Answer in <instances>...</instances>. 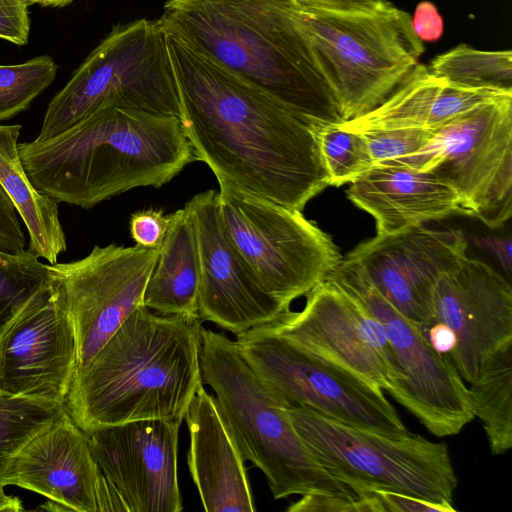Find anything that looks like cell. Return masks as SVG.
Masks as SVG:
<instances>
[{"label":"cell","instance_id":"obj_15","mask_svg":"<svg viewBox=\"0 0 512 512\" xmlns=\"http://www.w3.org/2000/svg\"><path fill=\"white\" fill-rule=\"evenodd\" d=\"M158 254L159 248L111 243L104 247L95 245L79 260L48 265L73 324L76 371L143 305Z\"/></svg>","mask_w":512,"mask_h":512},{"label":"cell","instance_id":"obj_23","mask_svg":"<svg viewBox=\"0 0 512 512\" xmlns=\"http://www.w3.org/2000/svg\"><path fill=\"white\" fill-rule=\"evenodd\" d=\"M506 96L512 93L453 85L419 63L382 104L339 125L357 132L407 127L435 130L464 112Z\"/></svg>","mask_w":512,"mask_h":512},{"label":"cell","instance_id":"obj_28","mask_svg":"<svg viewBox=\"0 0 512 512\" xmlns=\"http://www.w3.org/2000/svg\"><path fill=\"white\" fill-rule=\"evenodd\" d=\"M434 76L453 85L512 93V52L484 51L466 44L437 55L427 66Z\"/></svg>","mask_w":512,"mask_h":512},{"label":"cell","instance_id":"obj_2","mask_svg":"<svg viewBox=\"0 0 512 512\" xmlns=\"http://www.w3.org/2000/svg\"><path fill=\"white\" fill-rule=\"evenodd\" d=\"M158 21L315 127L344 122L291 0H168Z\"/></svg>","mask_w":512,"mask_h":512},{"label":"cell","instance_id":"obj_21","mask_svg":"<svg viewBox=\"0 0 512 512\" xmlns=\"http://www.w3.org/2000/svg\"><path fill=\"white\" fill-rule=\"evenodd\" d=\"M187 463L207 512H254L245 460L214 395L202 385L187 413Z\"/></svg>","mask_w":512,"mask_h":512},{"label":"cell","instance_id":"obj_32","mask_svg":"<svg viewBox=\"0 0 512 512\" xmlns=\"http://www.w3.org/2000/svg\"><path fill=\"white\" fill-rule=\"evenodd\" d=\"M362 133L374 165L396 163L418 154L434 134L433 130L414 127L375 129Z\"/></svg>","mask_w":512,"mask_h":512},{"label":"cell","instance_id":"obj_12","mask_svg":"<svg viewBox=\"0 0 512 512\" xmlns=\"http://www.w3.org/2000/svg\"><path fill=\"white\" fill-rule=\"evenodd\" d=\"M428 170L458 195L463 215L491 229L512 215V96L464 112L433 130Z\"/></svg>","mask_w":512,"mask_h":512},{"label":"cell","instance_id":"obj_4","mask_svg":"<svg viewBox=\"0 0 512 512\" xmlns=\"http://www.w3.org/2000/svg\"><path fill=\"white\" fill-rule=\"evenodd\" d=\"M199 317L136 308L76 371L66 407L83 430L145 419L181 422L203 385Z\"/></svg>","mask_w":512,"mask_h":512},{"label":"cell","instance_id":"obj_19","mask_svg":"<svg viewBox=\"0 0 512 512\" xmlns=\"http://www.w3.org/2000/svg\"><path fill=\"white\" fill-rule=\"evenodd\" d=\"M466 249L461 231L420 225L392 235H376L346 257L362 267L399 313L421 327L428 321L436 282L466 256Z\"/></svg>","mask_w":512,"mask_h":512},{"label":"cell","instance_id":"obj_31","mask_svg":"<svg viewBox=\"0 0 512 512\" xmlns=\"http://www.w3.org/2000/svg\"><path fill=\"white\" fill-rule=\"evenodd\" d=\"M57 68L48 55L20 64H0V122L27 110L54 81Z\"/></svg>","mask_w":512,"mask_h":512},{"label":"cell","instance_id":"obj_10","mask_svg":"<svg viewBox=\"0 0 512 512\" xmlns=\"http://www.w3.org/2000/svg\"><path fill=\"white\" fill-rule=\"evenodd\" d=\"M236 336L246 362L282 404L388 435L408 432L380 388L310 355L266 325Z\"/></svg>","mask_w":512,"mask_h":512},{"label":"cell","instance_id":"obj_3","mask_svg":"<svg viewBox=\"0 0 512 512\" xmlns=\"http://www.w3.org/2000/svg\"><path fill=\"white\" fill-rule=\"evenodd\" d=\"M17 148L39 192L84 209L134 188H160L198 161L179 117L118 107Z\"/></svg>","mask_w":512,"mask_h":512},{"label":"cell","instance_id":"obj_5","mask_svg":"<svg viewBox=\"0 0 512 512\" xmlns=\"http://www.w3.org/2000/svg\"><path fill=\"white\" fill-rule=\"evenodd\" d=\"M202 380L231 428L245 461L265 475L274 499L326 495L365 499L328 471L300 438L281 402L256 375L236 341L201 328Z\"/></svg>","mask_w":512,"mask_h":512},{"label":"cell","instance_id":"obj_30","mask_svg":"<svg viewBox=\"0 0 512 512\" xmlns=\"http://www.w3.org/2000/svg\"><path fill=\"white\" fill-rule=\"evenodd\" d=\"M317 136L329 175V185L338 187L352 183L374 166L362 132L346 130L334 124L321 127Z\"/></svg>","mask_w":512,"mask_h":512},{"label":"cell","instance_id":"obj_36","mask_svg":"<svg viewBox=\"0 0 512 512\" xmlns=\"http://www.w3.org/2000/svg\"><path fill=\"white\" fill-rule=\"evenodd\" d=\"M377 497L382 512H455V507L434 503L409 494L377 489L372 491Z\"/></svg>","mask_w":512,"mask_h":512},{"label":"cell","instance_id":"obj_25","mask_svg":"<svg viewBox=\"0 0 512 512\" xmlns=\"http://www.w3.org/2000/svg\"><path fill=\"white\" fill-rule=\"evenodd\" d=\"M20 130L18 124H0V185L27 228L28 251L53 265L67 250L58 203L31 184L18 153Z\"/></svg>","mask_w":512,"mask_h":512},{"label":"cell","instance_id":"obj_26","mask_svg":"<svg viewBox=\"0 0 512 512\" xmlns=\"http://www.w3.org/2000/svg\"><path fill=\"white\" fill-rule=\"evenodd\" d=\"M70 415L65 404L0 392V511H22L17 497L4 487L24 446L38 434Z\"/></svg>","mask_w":512,"mask_h":512},{"label":"cell","instance_id":"obj_39","mask_svg":"<svg viewBox=\"0 0 512 512\" xmlns=\"http://www.w3.org/2000/svg\"><path fill=\"white\" fill-rule=\"evenodd\" d=\"M306 4L330 7L335 9H368L374 7L380 0H294Z\"/></svg>","mask_w":512,"mask_h":512},{"label":"cell","instance_id":"obj_37","mask_svg":"<svg viewBox=\"0 0 512 512\" xmlns=\"http://www.w3.org/2000/svg\"><path fill=\"white\" fill-rule=\"evenodd\" d=\"M411 23L417 37L424 42L439 40L444 31L442 16L434 3L424 0L417 4Z\"/></svg>","mask_w":512,"mask_h":512},{"label":"cell","instance_id":"obj_16","mask_svg":"<svg viewBox=\"0 0 512 512\" xmlns=\"http://www.w3.org/2000/svg\"><path fill=\"white\" fill-rule=\"evenodd\" d=\"M76 369L73 324L51 276L0 334V392L65 404Z\"/></svg>","mask_w":512,"mask_h":512},{"label":"cell","instance_id":"obj_20","mask_svg":"<svg viewBox=\"0 0 512 512\" xmlns=\"http://www.w3.org/2000/svg\"><path fill=\"white\" fill-rule=\"evenodd\" d=\"M8 485L36 492L70 511L127 512L121 495L99 468L85 432L71 416L24 446Z\"/></svg>","mask_w":512,"mask_h":512},{"label":"cell","instance_id":"obj_14","mask_svg":"<svg viewBox=\"0 0 512 512\" xmlns=\"http://www.w3.org/2000/svg\"><path fill=\"white\" fill-rule=\"evenodd\" d=\"M305 296L302 310H288L266 326L310 355L392 390L402 373L382 323L327 279Z\"/></svg>","mask_w":512,"mask_h":512},{"label":"cell","instance_id":"obj_13","mask_svg":"<svg viewBox=\"0 0 512 512\" xmlns=\"http://www.w3.org/2000/svg\"><path fill=\"white\" fill-rule=\"evenodd\" d=\"M422 333L463 380L474 382L489 357L512 342V288L486 263L465 256L432 293Z\"/></svg>","mask_w":512,"mask_h":512},{"label":"cell","instance_id":"obj_38","mask_svg":"<svg viewBox=\"0 0 512 512\" xmlns=\"http://www.w3.org/2000/svg\"><path fill=\"white\" fill-rule=\"evenodd\" d=\"M475 243L489 252L510 276L512 270V240L510 236L478 237L475 239Z\"/></svg>","mask_w":512,"mask_h":512},{"label":"cell","instance_id":"obj_17","mask_svg":"<svg viewBox=\"0 0 512 512\" xmlns=\"http://www.w3.org/2000/svg\"><path fill=\"white\" fill-rule=\"evenodd\" d=\"M181 422L145 419L85 432L105 477L127 512H180L177 452Z\"/></svg>","mask_w":512,"mask_h":512},{"label":"cell","instance_id":"obj_1","mask_svg":"<svg viewBox=\"0 0 512 512\" xmlns=\"http://www.w3.org/2000/svg\"><path fill=\"white\" fill-rule=\"evenodd\" d=\"M164 32L179 119L198 161L217 180L302 212L329 185L320 128Z\"/></svg>","mask_w":512,"mask_h":512},{"label":"cell","instance_id":"obj_9","mask_svg":"<svg viewBox=\"0 0 512 512\" xmlns=\"http://www.w3.org/2000/svg\"><path fill=\"white\" fill-rule=\"evenodd\" d=\"M217 181L226 235L262 288L285 308L324 281L343 259L332 238L301 211Z\"/></svg>","mask_w":512,"mask_h":512},{"label":"cell","instance_id":"obj_6","mask_svg":"<svg viewBox=\"0 0 512 512\" xmlns=\"http://www.w3.org/2000/svg\"><path fill=\"white\" fill-rule=\"evenodd\" d=\"M291 1L344 121L382 104L425 51L411 15L389 0L352 10Z\"/></svg>","mask_w":512,"mask_h":512},{"label":"cell","instance_id":"obj_40","mask_svg":"<svg viewBox=\"0 0 512 512\" xmlns=\"http://www.w3.org/2000/svg\"><path fill=\"white\" fill-rule=\"evenodd\" d=\"M37 510L51 511V512H59V511H70V509L56 501L48 499L47 502L42 504L37 508Z\"/></svg>","mask_w":512,"mask_h":512},{"label":"cell","instance_id":"obj_41","mask_svg":"<svg viewBox=\"0 0 512 512\" xmlns=\"http://www.w3.org/2000/svg\"><path fill=\"white\" fill-rule=\"evenodd\" d=\"M28 5L40 4L43 6H65L71 3L73 0H25Z\"/></svg>","mask_w":512,"mask_h":512},{"label":"cell","instance_id":"obj_18","mask_svg":"<svg viewBox=\"0 0 512 512\" xmlns=\"http://www.w3.org/2000/svg\"><path fill=\"white\" fill-rule=\"evenodd\" d=\"M184 207L197 239L200 319L238 335L269 324L290 310L262 288L229 240L219 218L216 190L194 195Z\"/></svg>","mask_w":512,"mask_h":512},{"label":"cell","instance_id":"obj_24","mask_svg":"<svg viewBox=\"0 0 512 512\" xmlns=\"http://www.w3.org/2000/svg\"><path fill=\"white\" fill-rule=\"evenodd\" d=\"M199 288L197 239L191 215L183 207L169 214L168 229L145 288L143 305L161 315L199 317Z\"/></svg>","mask_w":512,"mask_h":512},{"label":"cell","instance_id":"obj_8","mask_svg":"<svg viewBox=\"0 0 512 512\" xmlns=\"http://www.w3.org/2000/svg\"><path fill=\"white\" fill-rule=\"evenodd\" d=\"M282 406L320 463L360 494L392 490L454 507L458 480L445 442H433L409 431L388 435L300 406Z\"/></svg>","mask_w":512,"mask_h":512},{"label":"cell","instance_id":"obj_22","mask_svg":"<svg viewBox=\"0 0 512 512\" xmlns=\"http://www.w3.org/2000/svg\"><path fill=\"white\" fill-rule=\"evenodd\" d=\"M346 195L376 222L377 235H392L463 209L456 192L429 171L400 164L374 165Z\"/></svg>","mask_w":512,"mask_h":512},{"label":"cell","instance_id":"obj_33","mask_svg":"<svg viewBox=\"0 0 512 512\" xmlns=\"http://www.w3.org/2000/svg\"><path fill=\"white\" fill-rule=\"evenodd\" d=\"M169 224V214L148 208L131 214L129 232L136 245L148 249L160 248Z\"/></svg>","mask_w":512,"mask_h":512},{"label":"cell","instance_id":"obj_35","mask_svg":"<svg viewBox=\"0 0 512 512\" xmlns=\"http://www.w3.org/2000/svg\"><path fill=\"white\" fill-rule=\"evenodd\" d=\"M11 200L0 185V250L20 253L25 250L26 239Z\"/></svg>","mask_w":512,"mask_h":512},{"label":"cell","instance_id":"obj_7","mask_svg":"<svg viewBox=\"0 0 512 512\" xmlns=\"http://www.w3.org/2000/svg\"><path fill=\"white\" fill-rule=\"evenodd\" d=\"M111 107L179 117L177 86L158 20L115 26L52 98L35 140L54 137Z\"/></svg>","mask_w":512,"mask_h":512},{"label":"cell","instance_id":"obj_29","mask_svg":"<svg viewBox=\"0 0 512 512\" xmlns=\"http://www.w3.org/2000/svg\"><path fill=\"white\" fill-rule=\"evenodd\" d=\"M51 278L47 264L28 250H0V334L33 293Z\"/></svg>","mask_w":512,"mask_h":512},{"label":"cell","instance_id":"obj_11","mask_svg":"<svg viewBox=\"0 0 512 512\" xmlns=\"http://www.w3.org/2000/svg\"><path fill=\"white\" fill-rule=\"evenodd\" d=\"M326 279L382 323L402 373L388 393L433 435L458 434L474 414L469 388L452 363L432 348L420 326L390 304L355 260L345 257Z\"/></svg>","mask_w":512,"mask_h":512},{"label":"cell","instance_id":"obj_27","mask_svg":"<svg viewBox=\"0 0 512 512\" xmlns=\"http://www.w3.org/2000/svg\"><path fill=\"white\" fill-rule=\"evenodd\" d=\"M474 417L483 425L493 455L512 447V342L500 347L470 383Z\"/></svg>","mask_w":512,"mask_h":512},{"label":"cell","instance_id":"obj_34","mask_svg":"<svg viewBox=\"0 0 512 512\" xmlns=\"http://www.w3.org/2000/svg\"><path fill=\"white\" fill-rule=\"evenodd\" d=\"M25 0H0V38L14 44L27 43L30 20Z\"/></svg>","mask_w":512,"mask_h":512}]
</instances>
